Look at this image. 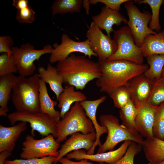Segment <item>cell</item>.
<instances>
[{"mask_svg":"<svg viewBox=\"0 0 164 164\" xmlns=\"http://www.w3.org/2000/svg\"><path fill=\"white\" fill-rule=\"evenodd\" d=\"M101 75L95 84L101 92L110 95L118 88L126 86L132 79L144 74L149 67L147 64H139L123 60L99 61Z\"/></svg>","mask_w":164,"mask_h":164,"instance_id":"6da1fadb","label":"cell"},{"mask_svg":"<svg viewBox=\"0 0 164 164\" xmlns=\"http://www.w3.org/2000/svg\"><path fill=\"white\" fill-rule=\"evenodd\" d=\"M56 67L63 83L81 90L89 82L101 75L98 62L85 56L71 54L64 60L58 62Z\"/></svg>","mask_w":164,"mask_h":164,"instance_id":"7a4b0ae2","label":"cell"},{"mask_svg":"<svg viewBox=\"0 0 164 164\" xmlns=\"http://www.w3.org/2000/svg\"><path fill=\"white\" fill-rule=\"evenodd\" d=\"M40 79L37 73L28 77L20 75L17 76L11 98L16 111L32 113L40 112Z\"/></svg>","mask_w":164,"mask_h":164,"instance_id":"3957f363","label":"cell"},{"mask_svg":"<svg viewBox=\"0 0 164 164\" xmlns=\"http://www.w3.org/2000/svg\"><path fill=\"white\" fill-rule=\"evenodd\" d=\"M95 131L91 121L87 116L80 102H77L58 122L56 140L60 143L68 136L75 133L87 134Z\"/></svg>","mask_w":164,"mask_h":164,"instance_id":"277c9868","label":"cell"},{"mask_svg":"<svg viewBox=\"0 0 164 164\" xmlns=\"http://www.w3.org/2000/svg\"><path fill=\"white\" fill-rule=\"evenodd\" d=\"M100 125L108 129V135L105 142L99 146L97 153L114 150L116 146L123 141L130 140L142 145L144 140L135 129L123 127L118 118L111 114L101 115L99 118Z\"/></svg>","mask_w":164,"mask_h":164,"instance_id":"5b68a950","label":"cell"},{"mask_svg":"<svg viewBox=\"0 0 164 164\" xmlns=\"http://www.w3.org/2000/svg\"><path fill=\"white\" fill-rule=\"evenodd\" d=\"M113 39L117 43L118 49L107 60H123L143 64V54L140 48L136 45L134 36L128 26L114 30Z\"/></svg>","mask_w":164,"mask_h":164,"instance_id":"8992f818","label":"cell"},{"mask_svg":"<svg viewBox=\"0 0 164 164\" xmlns=\"http://www.w3.org/2000/svg\"><path fill=\"white\" fill-rule=\"evenodd\" d=\"M7 118L12 126L18 121L29 122L32 128V135L36 131L43 137L52 134L55 138L56 137L58 121L46 114L40 112L32 113L27 111H15L9 114Z\"/></svg>","mask_w":164,"mask_h":164,"instance_id":"52a82bcc","label":"cell"},{"mask_svg":"<svg viewBox=\"0 0 164 164\" xmlns=\"http://www.w3.org/2000/svg\"><path fill=\"white\" fill-rule=\"evenodd\" d=\"M134 3L130 0L125 3L124 6L129 18L128 26L134 36L136 45L140 47L148 35L157 32L151 29L148 26L152 15L148 11L141 12Z\"/></svg>","mask_w":164,"mask_h":164,"instance_id":"ba28073f","label":"cell"},{"mask_svg":"<svg viewBox=\"0 0 164 164\" xmlns=\"http://www.w3.org/2000/svg\"><path fill=\"white\" fill-rule=\"evenodd\" d=\"M12 54L15 58L20 75L26 77L32 75L36 69L34 63L38 60L43 55L51 53L53 48L50 45L44 46L41 50H36L29 43L22 45L20 47L12 48Z\"/></svg>","mask_w":164,"mask_h":164,"instance_id":"9c48e42d","label":"cell"},{"mask_svg":"<svg viewBox=\"0 0 164 164\" xmlns=\"http://www.w3.org/2000/svg\"><path fill=\"white\" fill-rule=\"evenodd\" d=\"M50 134L40 139H35L32 135H27L22 143V152L20 157L22 159L42 158L48 156L57 157L60 143Z\"/></svg>","mask_w":164,"mask_h":164,"instance_id":"30bf717a","label":"cell"},{"mask_svg":"<svg viewBox=\"0 0 164 164\" xmlns=\"http://www.w3.org/2000/svg\"><path fill=\"white\" fill-rule=\"evenodd\" d=\"M86 36L92 50L99 61L107 60L117 51L118 46L111 37L104 34L93 22L90 24Z\"/></svg>","mask_w":164,"mask_h":164,"instance_id":"8fae6325","label":"cell"},{"mask_svg":"<svg viewBox=\"0 0 164 164\" xmlns=\"http://www.w3.org/2000/svg\"><path fill=\"white\" fill-rule=\"evenodd\" d=\"M61 39V42L60 44L56 43L53 45L54 48L49 59L51 64L62 61L74 52L82 53L90 59L93 56L97 57L91 48L87 39L82 41H76L67 34L63 33Z\"/></svg>","mask_w":164,"mask_h":164,"instance_id":"7c38bea8","label":"cell"},{"mask_svg":"<svg viewBox=\"0 0 164 164\" xmlns=\"http://www.w3.org/2000/svg\"><path fill=\"white\" fill-rule=\"evenodd\" d=\"M132 141H124L120 146L115 150L95 154H87L83 149L76 150L67 154L66 157L70 159H75L80 160L85 159L100 163L105 162L108 164H112L116 162L123 156Z\"/></svg>","mask_w":164,"mask_h":164,"instance_id":"4fadbf2b","label":"cell"},{"mask_svg":"<svg viewBox=\"0 0 164 164\" xmlns=\"http://www.w3.org/2000/svg\"><path fill=\"white\" fill-rule=\"evenodd\" d=\"M155 81L142 74L128 82L126 86L129 92L131 99L135 106L146 102Z\"/></svg>","mask_w":164,"mask_h":164,"instance_id":"5bb4252c","label":"cell"},{"mask_svg":"<svg viewBox=\"0 0 164 164\" xmlns=\"http://www.w3.org/2000/svg\"><path fill=\"white\" fill-rule=\"evenodd\" d=\"M96 139L95 131L87 134L77 132L72 134L62 145L58 151L59 155L53 164H56L61 158L72 151L81 149L89 151L93 145Z\"/></svg>","mask_w":164,"mask_h":164,"instance_id":"9a60e30c","label":"cell"},{"mask_svg":"<svg viewBox=\"0 0 164 164\" xmlns=\"http://www.w3.org/2000/svg\"><path fill=\"white\" fill-rule=\"evenodd\" d=\"M137 113L135 120V130L142 137L146 138L154 137L153 127L157 107L143 103L135 106Z\"/></svg>","mask_w":164,"mask_h":164,"instance_id":"2e32d148","label":"cell"},{"mask_svg":"<svg viewBox=\"0 0 164 164\" xmlns=\"http://www.w3.org/2000/svg\"><path fill=\"white\" fill-rule=\"evenodd\" d=\"M107 97L103 96L93 100H86L80 102L84 110L87 117L91 120L95 129L96 139L92 147L87 152L88 155L94 154L96 147L101 146L102 144L100 140L101 136L104 133H108V130L105 126L101 125L97 122L96 119V112L99 106L106 99Z\"/></svg>","mask_w":164,"mask_h":164,"instance_id":"e0dca14e","label":"cell"},{"mask_svg":"<svg viewBox=\"0 0 164 164\" xmlns=\"http://www.w3.org/2000/svg\"><path fill=\"white\" fill-rule=\"evenodd\" d=\"M92 19L101 30H104L110 37L111 33L114 31L112 27L114 25L119 26L123 22L128 24V21L119 11L111 9L105 6L102 7L99 14L93 16Z\"/></svg>","mask_w":164,"mask_h":164,"instance_id":"ac0fdd59","label":"cell"},{"mask_svg":"<svg viewBox=\"0 0 164 164\" xmlns=\"http://www.w3.org/2000/svg\"><path fill=\"white\" fill-rule=\"evenodd\" d=\"M27 122L20 121L11 127L0 125V152L7 151L11 152L21 134L27 128Z\"/></svg>","mask_w":164,"mask_h":164,"instance_id":"d6986e66","label":"cell"},{"mask_svg":"<svg viewBox=\"0 0 164 164\" xmlns=\"http://www.w3.org/2000/svg\"><path fill=\"white\" fill-rule=\"evenodd\" d=\"M75 89L73 86L67 85L56 99L58 101L57 106L61 109L60 112L61 118L69 110L73 103L80 102L87 99V96L84 93L75 91Z\"/></svg>","mask_w":164,"mask_h":164,"instance_id":"ffe728a7","label":"cell"},{"mask_svg":"<svg viewBox=\"0 0 164 164\" xmlns=\"http://www.w3.org/2000/svg\"><path fill=\"white\" fill-rule=\"evenodd\" d=\"M40 79L48 84L51 89L55 93L56 99L63 91V78L58 73L56 67L49 63L46 69L40 67L38 69Z\"/></svg>","mask_w":164,"mask_h":164,"instance_id":"44dd1931","label":"cell"},{"mask_svg":"<svg viewBox=\"0 0 164 164\" xmlns=\"http://www.w3.org/2000/svg\"><path fill=\"white\" fill-rule=\"evenodd\" d=\"M149 162L157 164L164 160V141L154 137L146 138L142 145Z\"/></svg>","mask_w":164,"mask_h":164,"instance_id":"7402d4cb","label":"cell"},{"mask_svg":"<svg viewBox=\"0 0 164 164\" xmlns=\"http://www.w3.org/2000/svg\"><path fill=\"white\" fill-rule=\"evenodd\" d=\"M17 78V76L13 74L0 77V116H8V104Z\"/></svg>","mask_w":164,"mask_h":164,"instance_id":"603a6c76","label":"cell"},{"mask_svg":"<svg viewBox=\"0 0 164 164\" xmlns=\"http://www.w3.org/2000/svg\"><path fill=\"white\" fill-rule=\"evenodd\" d=\"M40 112L46 114L58 122L60 120V112L55 109L57 102L52 100L48 93L46 83L40 79L39 89Z\"/></svg>","mask_w":164,"mask_h":164,"instance_id":"cb8c5ba5","label":"cell"},{"mask_svg":"<svg viewBox=\"0 0 164 164\" xmlns=\"http://www.w3.org/2000/svg\"><path fill=\"white\" fill-rule=\"evenodd\" d=\"M140 48L144 57L153 54H164V30L148 35Z\"/></svg>","mask_w":164,"mask_h":164,"instance_id":"d4e9b609","label":"cell"},{"mask_svg":"<svg viewBox=\"0 0 164 164\" xmlns=\"http://www.w3.org/2000/svg\"><path fill=\"white\" fill-rule=\"evenodd\" d=\"M82 0H56L52 5L53 18L56 14L66 13H80L83 5Z\"/></svg>","mask_w":164,"mask_h":164,"instance_id":"484cf974","label":"cell"},{"mask_svg":"<svg viewBox=\"0 0 164 164\" xmlns=\"http://www.w3.org/2000/svg\"><path fill=\"white\" fill-rule=\"evenodd\" d=\"M146 58L149 67L144 74L153 80L161 78L164 67V54H153Z\"/></svg>","mask_w":164,"mask_h":164,"instance_id":"4316f807","label":"cell"},{"mask_svg":"<svg viewBox=\"0 0 164 164\" xmlns=\"http://www.w3.org/2000/svg\"><path fill=\"white\" fill-rule=\"evenodd\" d=\"M137 109L130 100L123 107L120 109V117L122 121L121 125L130 129H135V120Z\"/></svg>","mask_w":164,"mask_h":164,"instance_id":"83f0119b","label":"cell"},{"mask_svg":"<svg viewBox=\"0 0 164 164\" xmlns=\"http://www.w3.org/2000/svg\"><path fill=\"white\" fill-rule=\"evenodd\" d=\"M135 3L139 4H148L150 6L152 14L149 27L152 30L156 32L161 31V27L159 20V13L161 6L162 4V0H136Z\"/></svg>","mask_w":164,"mask_h":164,"instance_id":"f1b7e54d","label":"cell"},{"mask_svg":"<svg viewBox=\"0 0 164 164\" xmlns=\"http://www.w3.org/2000/svg\"><path fill=\"white\" fill-rule=\"evenodd\" d=\"M163 102H164V79L161 77L155 80L146 103L157 107Z\"/></svg>","mask_w":164,"mask_h":164,"instance_id":"f546056e","label":"cell"},{"mask_svg":"<svg viewBox=\"0 0 164 164\" xmlns=\"http://www.w3.org/2000/svg\"><path fill=\"white\" fill-rule=\"evenodd\" d=\"M154 136L164 141V102L156 108L153 127Z\"/></svg>","mask_w":164,"mask_h":164,"instance_id":"4dcf8cb0","label":"cell"},{"mask_svg":"<svg viewBox=\"0 0 164 164\" xmlns=\"http://www.w3.org/2000/svg\"><path fill=\"white\" fill-rule=\"evenodd\" d=\"M18 72V69L13 54L9 56L6 53L0 56V77Z\"/></svg>","mask_w":164,"mask_h":164,"instance_id":"1f68e13d","label":"cell"},{"mask_svg":"<svg viewBox=\"0 0 164 164\" xmlns=\"http://www.w3.org/2000/svg\"><path fill=\"white\" fill-rule=\"evenodd\" d=\"M109 95L113 100L114 106L120 109L131 100L129 92L126 86L118 88Z\"/></svg>","mask_w":164,"mask_h":164,"instance_id":"d6a6232c","label":"cell"},{"mask_svg":"<svg viewBox=\"0 0 164 164\" xmlns=\"http://www.w3.org/2000/svg\"><path fill=\"white\" fill-rule=\"evenodd\" d=\"M142 145L132 141L125 155L121 159L115 163L107 164H134V157L142 150Z\"/></svg>","mask_w":164,"mask_h":164,"instance_id":"836d02e7","label":"cell"},{"mask_svg":"<svg viewBox=\"0 0 164 164\" xmlns=\"http://www.w3.org/2000/svg\"><path fill=\"white\" fill-rule=\"evenodd\" d=\"M56 157L48 156L42 158L6 160L4 164H53Z\"/></svg>","mask_w":164,"mask_h":164,"instance_id":"e575fe53","label":"cell"},{"mask_svg":"<svg viewBox=\"0 0 164 164\" xmlns=\"http://www.w3.org/2000/svg\"><path fill=\"white\" fill-rule=\"evenodd\" d=\"M35 14L31 6L28 5L24 9L17 10L16 19L20 23H31L35 21Z\"/></svg>","mask_w":164,"mask_h":164,"instance_id":"d590c367","label":"cell"},{"mask_svg":"<svg viewBox=\"0 0 164 164\" xmlns=\"http://www.w3.org/2000/svg\"><path fill=\"white\" fill-rule=\"evenodd\" d=\"M14 44L12 38L8 36H0V52L6 53L9 56L12 54V46Z\"/></svg>","mask_w":164,"mask_h":164,"instance_id":"8d00e7d4","label":"cell"},{"mask_svg":"<svg viewBox=\"0 0 164 164\" xmlns=\"http://www.w3.org/2000/svg\"><path fill=\"white\" fill-rule=\"evenodd\" d=\"M130 0H90V4H95L97 3H101L105 5L108 8L117 11H119L121 5Z\"/></svg>","mask_w":164,"mask_h":164,"instance_id":"74e56055","label":"cell"},{"mask_svg":"<svg viewBox=\"0 0 164 164\" xmlns=\"http://www.w3.org/2000/svg\"><path fill=\"white\" fill-rule=\"evenodd\" d=\"M87 159H82L79 162H74L71 161L67 157H62L59 161L61 164H95L88 161ZM98 164H104L103 163H100Z\"/></svg>","mask_w":164,"mask_h":164,"instance_id":"f35d334b","label":"cell"},{"mask_svg":"<svg viewBox=\"0 0 164 164\" xmlns=\"http://www.w3.org/2000/svg\"><path fill=\"white\" fill-rule=\"evenodd\" d=\"M28 2L27 0H13L12 5L17 10H19L28 6Z\"/></svg>","mask_w":164,"mask_h":164,"instance_id":"ab89813d","label":"cell"},{"mask_svg":"<svg viewBox=\"0 0 164 164\" xmlns=\"http://www.w3.org/2000/svg\"><path fill=\"white\" fill-rule=\"evenodd\" d=\"M11 152L5 151L0 152V164H4L6 159L11 155Z\"/></svg>","mask_w":164,"mask_h":164,"instance_id":"60d3db41","label":"cell"},{"mask_svg":"<svg viewBox=\"0 0 164 164\" xmlns=\"http://www.w3.org/2000/svg\"><path fill=\"white\" fill-rule=\"evenodd\" d=\"M90 4L89 0H84L83 1V6L84 8L85 9L86 13L87 15L89 14L90 5Z\"/></svg>","mask_w":164,"mask_h":164,"instance_id":"b9f144b4","label":"cell"},{"mask_svg":"<svg viewBox=\"0 0 164 164\" xmlns=\"http://www.w3.org/2000/svg\"><path fill=\"white\" fill-rule=\"evenodd\" d=\"M161 77L164 79V67L163 69Z\"/></svg>","mask_w":164,"mask_h":164,"instance_id":"7bdbcfd3","label":"cell"},{"mask_svg":"<svg viewBox=\"0 0 164 164\" xmlns=\"http://www.w3.org/2000/svg\"><path fill=\"white\" fill-rule=\"evenodd\" d=\"M158 164H164V160Z\"/></svg>","mask_w":164,"mask_h":164,"instance_id":"ee69618b","label":"cell"},{"mask_svg":"<svg viewBox=\"0 0 164 164\" xmlns=\"http://www.w3.org/2000/svg\"><path fill=\"white\" fill-rule=\"evenodd\" d=\"M148 164H153V163H150V162H149Z\"/></svg>","mask_w":164,"mask_h":164,"instance_id":"f6af8a7d","label":"cell"},{"mask_svg":"<svg viewBox=\"0 0 164 164\" xmlns=\"http://www.w3.org/2000/svg\"><path fill=\"white\" fill-rule=\"evenodd\" d=\"M162 4L164 5V0H163Z\"/></svg>","mask_w":164,"mask_h":164,"instance_id":"bcb514c9","label":"cell"}]
</instances>
